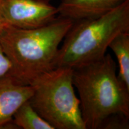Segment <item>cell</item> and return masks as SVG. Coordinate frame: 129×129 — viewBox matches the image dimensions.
Here are the masks:
<instances>
[{
    "instance_id": "cell-8",
    "label": "cell",
    "mask_w": 129,
    "mask_h": 129,
    "mask_svg": "<svg viewBox=\"0 0 129 129\" xmlns=\"http://www.w3.org/2000/svg\"><path fill=\"white\" fill-rule=\"evenodd\" d=\"M117 57L118 64V76L129 89V31L119 33L109 44Z\"/></svg>"
},
{
    "instance_id": "cell-12",
    "label": "cell",
    "mask_w": 129,
    "mask_h": 129,
    "mask_svg": "<svg viewBox=\"0 0 129 129\" xmlns=\"http://www.w3.org/2000/svg\"><path fill=\"white\" fill-rule=\"evenodd\" d=\"M1 3H2V0H0V32L3 30L5 26V24L4 21H3V17H2V13H1Z\"/></svg>"
},
{
    "instance_id": "cell-3",
    "label": "cell",
    "mask_w": 129,
    "mask_h": 129,
    "mask_svg": "<svg viewBox=\"0 0 129 129\" xmlns=\"http://www.w3.org/2000/svg\"><path fill=\"white\" fill-rule=\"evenodd\" d=\"M129 31V0L104 15L74 21L59 48L55 68H70L98 60L113 38Z\"/></svg>"
},
{
    "instance_id": "cell-4",
    "label": "cell",
    "mask_w": 129,
    "mask_h": 129,
    "mask_svg": "<svg viewBox=\"0 0 129 129\" xmlns=\"http://www.w3.org/2000/svg\"><path fill=\"white\" fill-rule=\"evenodd\" d=\"M33 93L29 102L54 129H86L80 100L72 82V69L55 68L30 84Z\"/></svg>"
},
{
    "instance_id": "cell-13",
    "label": "cell",
    "mask_w": 129,
    "mask_h": 129,
    "mask_svg": "<svg viewBox=\"0 0 129 129\" xmlns=\"http://www.w3.org/2000/svg\"><path fill=\"white\" fill-rule=\"evenodd\" d=\"M38 1H43V2H46V3H49L51 0H38Z\"/></svg>"
},
{
    "instance_id": "cell-10",
    "label": "cell",
    "mask_w": 129,
    "mask_h": 129,
    "mask_svg": "<svg viewBox=\"0 0 129 129\" xmlns=\"http://www.w3.org/2000/svg\"><path fill=\"white\" fill-rule=\"evenodd\" d=\"M128 118L119 114L112 115L105 121L101 128H128Z\"/></svg>"
},
{
    "instance_id": "cell-6",
    "label": "cell",
    "mask_w": 129,
    "mask_h": 129,
    "mask_svg": "<svg viewBox=\"0 0 129 129\" xmlns=\"http://www.w3.org/2000/svg\"><path fill=\"white\" fill-rule=\"evenodd\" d=\"M31 85L22 84L10 75L0 78V128L13 120L14 113L31 97Z\"/></svg>"
},
{
    "instance_id": "cell-11",
    "label": "cell",
    "mask_w": 129,
    "mask_h": 129,
    "mask_svg": "<svg viewBox=\"0 0 129 129\" xmlns=\"http://www.w3.org/2000/svg\"><path fill=\"white\" fill-rule=\"evenodd\" d=\"M12 71V65L6 56L0 44V78L10 75Z\"/></svg>"
},
{
    "instance_id": "cell-1",
    "label": "cell",
    "mask_w": 129,
    "mask_h": 129,
    "mask_svg": "<svg viewBox=\"0 0 129 129\" xmlns=\"http://www.w3.org/2000/svg\"><path fill=\"white\" fill-rule=\"evenodd\" d=\"M74 21L58 16L47 25L25 29L6 25L0 44L12 65L10 75L26 85L55 68L59 46Z\"/></svg>"
},
{
    "instance_id": "cell-9",
    "label": "cell",
    "mask_w": 129,
    "mask_h": 129,
    "mask_svg": "<svg viewBox=\"0 0 129 129\" xmlns=\"http://www.w3.org/2000/svg\"><path fill=\"white\" fill-rule=\"evenodd\" d=\"M13 121L18 128L54 129L35 110L29 100L17 109L13 117Z\"/></svg>"
},
{
    "instance_id": "cell-5",
    "label": "cell",
    "mask_w": 129,
    "mask_h": 129,
    "mask_svg": "<svg viewBox=\"0 0 129 129\" xmlns=\"http://www.w3.org/2000/svg\"><path fill=\"white\" fill-rule=\"evenodd\" d=\"M5 25L30 29L47 25L58 16L56 7L38 0H2Z\"/></svg>"
},
{
    "instance_id": "cell-7",
    "label": "cell",
    "mask_w": 129,
    "mask_h": 129,
    "mask_svg": "<svg viewBox=\"0 0 129 129\" xmlns=\"http://www.w3.org/2000/svg\"><path fill=\"white\" fill-rule=\"evenodd\" d=\"M126 0H62L57 7L58 16L73 21L104 15Z\"/></svg>"
},
{
    "instance_id": "cell-2",
    "label": "cell",
    "mask_w": 129,
    "mask_h": 129,
    "mask_svg": "<svg viewBox=\"0 0 129 129\" xmlns=\"http://www.w3.org/2000/svg\"><path fill=\"white\" fill-rule=\"evenodd\" d=\"M117 69L109 54L72 69V82L80 96L86 129L101 128L112 115L129 118V89L119 79Z\"/></svg>"
}]
</instances>
